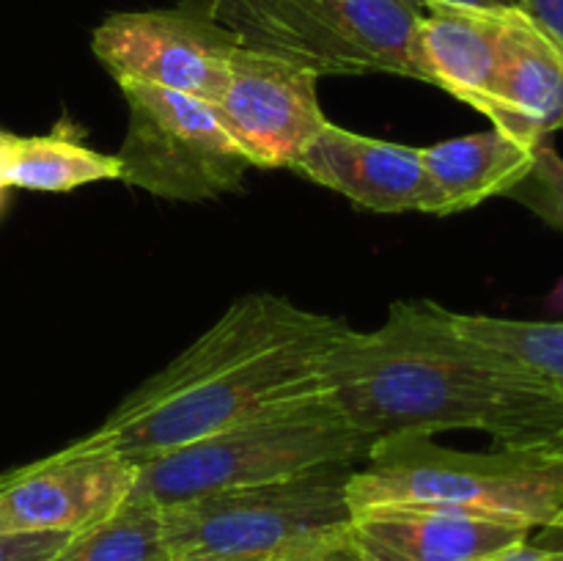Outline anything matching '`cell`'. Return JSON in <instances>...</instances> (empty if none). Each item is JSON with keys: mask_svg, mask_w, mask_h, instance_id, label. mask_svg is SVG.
<instances>
[{"mask_svg": "<svg viewBox=\"0 0 563 561\" xmlns=\"http://www.w3.org/2000/svg\"><path fill=\"white\" fill-rule=\"evenodd\" d=\"M324 396L372 443L476 429L500 449H561L563 394L506 352L467 339L432 300H396L335 346Z\"/></svg>", "mask_w": 563, "mask_h": 561, "instance_id": "obj_1", "label": "cell"}, {"mask_svg": "<svg viewBox=\"0 0 563 561\" xmlns=\"http://www.w3.org/2000/svg\"><path fill=\"white\" fill-rule=\"evenodd\" d=\"M350 333L344 319L253 292L75 443L143 462L306 402L324 394L330 358Z\"/></svg>", "mask_w": 563, "mask_h": 561, "instance_id": "obj_2", "label": "cell"}, {"mask_svg": "<svg viewBox=\"0 0 563 561\" xmlns=\"http://www.w3.org/2000/svg\"><path fill=\"white\" fill-rule=\"evenodd\" d=\"M352 512L374 506H423L528 531L563 528V451H456L434 435H394L346 479Z\"/></svg>", "mask_w": 563, "mask_h": 561, "instance_id": "obj_3", "label": "cell"}, {"mask_svg": "<svg viewBox=\"0 0 563 561\" xmlns=\"http://www.w3.org/2000/svg\"><path fill=\"white\" fill-rule=\"evenodd\" d=\"M372 446L328 396L319 394L135 462L132 498L165 509L209 493L280 482L322 468H357L368 460Z\"/></svg>", "mask_w": 563, "mask_h": 561, "instance_id": "obj_4", "label": "cell"}, {"mask_svg": "<svg viewBox=\"0 0 563 561\" xmlns=\"http://www.w3.org/2000/svg\"><path fill=\"white\" fill-rule=\"evenodd\" d=\"M352 471L322 468L165 506L163 561H275L341 534L352 520Z\"/></svg>", "mask_w": 563, "mask_h": 561, "instance_id": "obj_5", "label": "cell"}, {"mask_svg": "<svg viewBox=\"0 0 563 561\" xmlns=\"http://www.w3.org/2000/svg\"><path fill=\"white\" fill-rule=\"evenodd\" d=\"M242 47L328 75L412 77L407 42L418 0H196Z\"/></svg>", "mask_w": 563, "mask_h": 561, "instance_id": "obj_6", "label": "cell"}, {"mask_svg": "<svg viewBox=\"0 0 563 561\" xmlns=\"http://www.w3.org/2000/svg\"><path fill=\"white\" fill-rule=\"evenodd\" d=\"M119 88L126 105L119 182L165 201H212L242 190L253 165L207 99L130 80Z\"/></svg>", "mask_w": 563, "mask_h": 561, "instance_id": "obj_7", "label": "cell"}, {"mask_svg": "<svg viewBox=\"0 0 563 561\" xmlns=\"http://www.w3.org/2000/svg\"><path fill=\"white\" fill-rule=\"evenodd\" d=\"M236 38L201 6L121 11L93 31L91 50L115 82H146L214 102Z\"/></svg>", "mask_w": 563, "mask_h": 561, "instance_id": "obj_8", "label": "cell"}, {"mask_svg": "<svg viewBox=\"0 0 563 561\" xmlns=\"http://www.w3.org/2000/svg\"><path fill=\"white\" fill-rule=\"evenodd\" d=\"M319 80L308 66L236 44L223 88L209 105L253 168L291 170L330 121Z\"/></svg>", "mask_w": 563, "mask_h": 561, "instance_id": "obj_9", "label": "cell"}, {"mask_svg": "<svg viewBox=\"0 0 563 561\" xmlns=\"http://www.w3.org/2000/svg\"><path fill=\"white\" fill-rule=\"evenodd\" d=\"M135 487V462L69 443L0 476V537L77 534L119 509Z\"/></svg>", "mask_w": 563, "mask_h": 561, "instance_id": "obj_10", "label": "cell"}, {"mask_svg": "<svg viewBox=\"0 0 563 561\" xmlns=\"http://www.w3.org/2000/svg\"><path fill=\"white\" fill-rule=\"evenodd\" d=\"M291 170L368 212L432 215L434 207L421 146L361 135L333 121L302 148Z\"/></svg>", "mask_w": 563, "mask_h": 561, "instance_id": "obj_11", "label": "cell"}, {"mask_svg": "<svg viewBox=\"0 0 563 561\" xmlns=\"http://www.w3.org/2000/svg\"><path fill=\"white\" fill-rule=\"evenodd\" d=\"M346 531L363 561H493L533 537L522 526L423 506L352 512Z\"/></svg>", "mask_w": 563, "mask_h": 561, "instance_id": "obj_12", "label": "cell"}, {"mask_svg": "<svg viewBox=\"0 0 563 561\" xmlns=\"http://www.w3.org/2000/svg\"><path fill=\"white\" fill-rule=\"evenodd\" d=\"M506 14L473 6H427L407 42L412 80L443 88L467 108L487 113L504 61Z\"/></svg>", "mask_w": 563, "mask_h": 561, "instance_id": "obj_13", "label": "cell"}, {"mask_svg": "<svg viewBox=\"0 0 563 561\" xmlns=\"http://www.w3.org/2000/svg\"><path fill=\"white\" fill-rule=\"evenodd\" d=\"M484 119L531 143L563 132V44L520 9L506 14L504 61Z\"/></svg>", "mask_w": 563, "mask_h": 561, "instance_id": "obj_14", "label": "cell"}, {"mask_svg": "<svg viewBox=\"0 0 563 561\" xmlns=\"http://www.w3.org/2000/svg\"><path fill=\"white\" fill-rule=\"evenodd\" d=\"M537 143L489 130L421 146L423 170L432 185V215H460L511 190L531 168Z\"/></svg>", "mask_w": 563, "mask_h": 561, "instance_id": "obj_15", "label": "cell"}, {"mask_svg": "<svg viewBox=\"0 0 563 561\" xmlns=\"http://www.w3.org/2000/svg\"><path fill=\"white\" fill-rule=\"evenodd\" d=\"M3 176L9 190L71 193L93 182L119 179L121 163L115 154H104L82 141L77 127L55 124L47 135L9 132Z\"/></svg>", "mask_w": 563, "mask_h": 561, "instance_id": "obj_16", "label": "cell"}, {"mask_svg": "<svg viewBox=\"0 0 563 561\" xmlns=\"http://www.w3.org/2000/svg\"><path fill=\"white\" fill-rule=\"evenodd\" d=\"M49 561H163V512L141 498L71 534Z\"/></svg>", "mask_w": 563, "mask_h": 561, "instance_id": "obj_17", "label": "cell"}, {"mask_svg": "<svg viewBox=\"0 0 563 561\" xmlns=\"http://www.w3.org/2000/svg\"><path fill=\"white\" fill-rule=\"evenodd\" d=\"M451 322L467 339L506 352L563 394V322H528L456 311H451Z\"/></svg>", "mask_w": 563, "mask_h": 561, "instance_id": "obj_18", "label": "cell"}, {"mask_svg": "<svg viewBox=\"0 0 563 561\" xmlns=\"http://www.w3.org/2000/svg\"><path fill=\"white\" fill-rule=\"evenodd\" d=\"M506 198L531 209L539 220L563 231V157L550 141L533 148L531 168L506 193Z\"/></svg>", "mask_w": 563, "mask_h": 561, "instance_id": "obj_19", "label": "cell"}, {"mask_svg": "<svg viewBox=\"0 0 563 561\" xmlns=\"http://www.w3.org/2000/svg\"><path fill=\"white\" fill-rule=\"evenodd\" d=\"M71 534H11L0 537V561H49Z\"/></svg>", "mask_w": 563, "mask_h": 561, "instance_id": "obj_20", "label": "cell"}, {"mask_svg": "<svg viewBox=\"0 0 563 561\" xmlns=\"http://www.w3.org/2000/svg\"><path fill=\"white\" fill-rule=\"evenodd\" d=\"M346 528L341 534H333V537H324L319 539V542L306 544V548L291 550V553L280 556V559L275 561H363L361 553L355 550V544H352Z\"/></svg>", "mask_w": 563, "mask_h": 561, "instance_id": "obj_21", "label": "cell"}, {"mask_svg": "<svg viewBox=\"0 0 563 561\" xmlns=\"http://www.w3.org/2000/svg\"><path fill=\"white\" fill-rule=\"evenodd\" d=\"M520 11L563 44V0H522Z\"/></svg>", "mask_w": 563, "mask_h": 561, "instance_id": "obj_22", "label": "cell"}, {"mask_svg": "<svg viewBox=\"0 0 563 561\" xmlns=\"http://www.w3.org/2000/svg\"><path fill=\"white\" fill-rule=\"evenodd\" d=\"M563 548L559 542H533V537L528 539L520 548L509 550V553L498 556L493 561H561Z\"/></svg>", "mask_w": 563, "mask_h": 561, "instance_id": "obj_23", "label": "cell"}, {"mask_svg": "<svg viewBox=\"0 0 563 561\" xmlns=\"http://www.w3.org/2000/svg\"><path fill=\"white\" fill-rule=\"evenodd\" d=\"M427 9L432 3H451V6H473V9H489V11H511L520 9L522 0H418Z\"/></svg>", "mask_w": 563, "mask_h": 561, "instance_id": "obj_24", "label": "cell"}, {"mask_svg": "<svg viewBox=\"0 0 563 561\" xmlns=\"http://www.w3.org/2000/svg\"><path fill=\"white\" fill-rule=\"evenodd\" d=\"M5 141H9V130H0V212H3V207H5V196H9V185H5V176H3Z\"/></svg>", "mask_w": 563, "mask_h": 561, "instance_id": "obj_25", "label": "cell"}, {"mask_svg": "<svg viewBox=\"0 0 563 561\" xmlns=\"http://www.w3.org/2000/svg\"><path fill=\"white\" fill-rule=\"evenodd\" d=\"M553 300H555V302H559V308H563V284L559 286V289H555V292H553Z\"/></svg>", "mask_w": 563, "mask_h": 561, "instance_id": "obj_26", "label": "cell"}, {"mask_svg": "<svg viewBox=\"0 0 563 561\" xmlns=\"http://www.w3.org/2000/svg\"><path fill=\"white\" fill-rule=\"evenodd\" d=\"M559 534H563V528H559ZM555 542H559V539H555ZM559 544L563 548V542H559ZM561 561H563V556H561Z\"/></svg>", "mask_w": 563, "mask_h": 561, "instance_id": "obj_27", "label": "cell"}]
</instances>
